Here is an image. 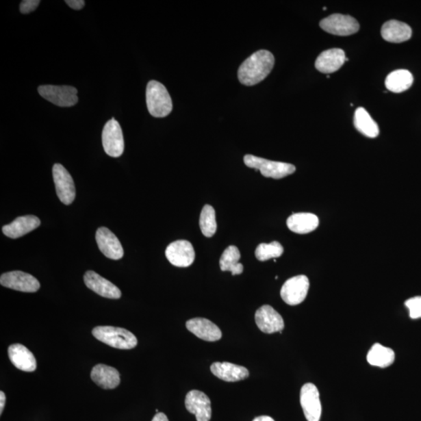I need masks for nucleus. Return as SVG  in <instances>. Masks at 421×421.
I'll return each mask as SVG.
<instances>
[{
	"instance_id": "nucleus-20",
	"label": "nucleus",
	"mask_w": 421,
	"mask_h": 421,
	"mask_svg": "<svg viewBox=\"0 0 421 421\" xmlns=\"http://www.w3.org/2000/svg\"><path fill=\"white\" fill-rule=\"evenodd\" d=\"M211 372L217 378L229 383H235L249 377L248 370L240 365L229 362H216L212 364Z\"/></svg>"
},
{
	"instance_id": "nucleus-12",
	"label": "nucleus",
	"mask_w": 421,
	"mask_h": 421,
	"mask_svg": "<svg viewBox=\"0 0 421 421\" xmlns=\"http://www.w3.org/2000/svg\"><path fill=\"white\" fill-rule=\"evenodd\" d=\"M0 283L4 288L25 292L36 293L40 288V283L31 275L21 271H14L2 275Z\"/></svg>"
},
{
	"instance_id": "nucleus-31",
	"label": "nucleus",
	"mask_w": 421,
	"mask_h": 421,
	"mask_svg": "<svg viewBox=\"0 0 421 421\" xmlns=\"http://www.w3.org/2000/svg\"><path fill=\"white\" fill-rule=\"evenodd\" d=\"M405 305L409 309V317L412 319L421 318V296H415L407 300Z\"/></svg>"
},
{
	"instance_id": "nucleus-7",
	"label": "nucleus",
	"mask_w": 421,
	"mask_h": 421,
	"mask_svg": "<svg viewBox=\"0 0 421 421\" xmlns=\"http://www.w3.org/2000/svg\"><path fill=\"white\" fill-rule=\"evenodd\" d=\"M322 29L332 35L348 36L360 29V25L355 18L349 15L333 14L320 22Z\"/></svg>"
},
{
	"instance_id": "nucleus-5",
	"label": "nucleus",
	"mask_w": 421,
	"mask_h": 421,
	"mask_svg": "<svg viewBox=\"0 0 421 421\" xmlns=\"http://www.w3.org/2000/svg\"><path fill=\"white\" fill-rule=\"evenodd\" d=\"M38 91L42 98L60 107H71L78 102L77 90L72 86H42Z\"/></svg>"
},
{
	"instance_id": "nucleus-9",
	"label": "nucleus",
	"mask_w": 421,
	"mask_h": 421,
	"mask_svg": "<svg viewBox=\"0 0 421 421\" xmlns=\"http://www.w3.org/2000/svg\"><path fill=\"white\" fill-rule=\"evenodd\" d=\"M53 176L56 194L64 205L73 203L76 196L74 179L71 174L61 164H55L53 168Z\"/></svg>"
},
{
	"instance_id": "nucleus-4",
	"label": "nucleus",
	"mask_w": 421,
	"mask_h": 421,
	"mask_svg": "<svg viewBox=\"0 0 421 421\" xmlns=\"http://www.w3.org/2000/svg\"><path fill=\"white\" fill-rule=\"evenodd\" d=\"M244 161L246 166L259 170L264 177L268 178L282 179L296 171L294 165L270 161L252 155H246Z\"/></svg>"
},
{
	"instance_id": "nucleus-1",
	"label": "nucleus",
	"mask_w": 421,
	"mask_h": 421,
	"mask_svg": "<svg viewBox=\"0 0 421 421\" xmlns=\"http://www.w3.org/2000/svg\"><path fill=\"white\" fill-rule=\"evenodd\" d=\"M275 64L272 53L259 50L244 60L238 70V78L246 86H253L262 81L270 74Z\"/></svg>"
},
{
	"instance_id": "nucleus-8",
	"label": "nucleus",
	"mask_w": 421,
	"mask_h": 421,
	"mask_svg": "<svg viewBox=\"0 0 421 421\" xmlns=\"http://www.w3.org/2000/svg\"><path fill=\"white\" fill-rule=\"evenodd\" d=\"M310 283L304 275L289 279L280 291L281 297L286 304L295 306L306 299Z\"/></svg>"
},
{
	"instance_id": "nucleus-15",
	"label": "nucleus",
	"mask_w": 421,
	"mask_h": 421,
	"mask_svg": "<svg viewBox=\"0 0 421 421\" xmlns=\"http://www.w3.org/2000/svg\"><path fill=\"white\" fill-rule=\"evenodd\" d=\"M99 248L103 254L112 260H119L123 257V249L119 239L105 227H100L95 235Z\"/></svg>"
},
{
	"instance_id": "nucleus-36",
	"label": "nucleus",
	"mask_w": 421,
	"mask_h": 421,
	"mask_svg": "<svg viewBox=\"0 0 421 421\" xmlns=\"http://www.w3.org/2000/svg\"><path fill=\"white\" fill-rule=\"evenodd\" d=\"M253 421H275L272 418L268 416L257 417Z\"/></svg>"
},
{
	"instance_id": "nucleus-23",
	"label": "nucleus",
	"mask_w": 421,
	"mask_h": 421,
	"mask_svg": "<svg viewBox=\"0 0 421 421\" xmlns=\"http://www.w3.org/2000/svg\"><path fill=\"white\" fill-rule=\"evenodd\" d=\"M381 33L385 41L392 43L408 41L412 36L411 27L403 22L395 20L385 22L381 27Z\"/></svg>"
},
{
	"instance_id": "nucleus-19",
	"label": "nucleus",
	"mask_w": 421,
	"mask_h": 421,
	"mask_svg": "<svg viewBox=\"0 0 421 421\" xmlns=\"http://www.w3.org/2000/svg\"><path fill=\"white\" fill-rule=\"evenodd\" d=\"M8 355L11 363L23 372H35L37 363L35 356L23 345L13 344L9 347Z\"/></svg>"
},
{
	"instance_id": "nucleus-24",
	"label": "nucleus",
	"mask_w": 421,
	"mask_h": 421,
	"mask_svg": "<svg viewBox=\"0 0 421 421\" xmlns=\"http://www.w3.org/2000/svg\"><path fill=\"white\" fill-rule=\"evenodd\" d=\"M286 224L292 232L307 234L318 228L319 220L318 216L312 213L301 212L290 216Z\"/></svg>"
},
{
	"instance_id": "nucleus-11",
	"label": "nucleus",
	"mask_w": 421,
	"mask_h": 421,
	"mask_svg": "<svg viewBox=\"0 0 421 421\" xmlns=\"http://www.w3.org/2000/svg\"><path fill=\"white\" fill-rule=\"evenodd\" d=\"M166 256L173 266L187 268L194 263L195 251L189 241L177 240L167 246Z\"/></svg>"
},
{
	"instance_id": "nucleus-27",
	"label": "nucleus",
	"mask_w": 421,
	"mask_h": 421,
	"mask_svg": "<svg viewBox=\"0 0 421 421\" xmlns=\"http://www.w3.org/2000/svg\"><path fill=\"white\" fill-rule=\"evenodd\" d=\"M355 126L357 130L370 138H377L379 127L368 112L363 108H358L355 114Z\"/></svg>"
},
{
	"instance_id": "nucleus-35",
	"label": "nucleus",
	"mask_w": 421,
	"mask_h": 421,
	"mask_svg": "<svg viewBox=\"0 0 421 421\" xmlns=\"http://www.w3.org/2000/svg\"><path fill=\"white\" fill-rule=\"evenodd\" d=\"M5 403V396L3 392H0V414L3 413Z\"/></svg>"
},
{
	"instance_id": "nucleus-22",
	"label": "nucleus",
	"mask_w": 421,
	"mask_h": 421,
	"mask_svg": "<svg viewBox=\"0 0 421 421\" xmlns=\"http://www.w3.org/2000/svg\"><path fill=\"white\" fill-rule=\"evenodd\" d=\"M91 377L95 384L104 390L115 389L120 383L119 372L116 368L105 364H98L94 366L91 372Z\"/></svg>"
},
{
	"instance_id": "nucleus-33",
	"label": "nucleus",
	"mask_w": 421,
	"mask_h": 421,
	"mask_svg": "<svg viewBox=\"0 0 421 421\" xmlns=\"http://www.w3.org/2000/svg\"><path fill=\"white\" fill-rule=\"evenodd\" d=\"M65 2L71 8L75 10H81L84 5H86V2L83 1V0H66Z\"/></svg>"
},
{
	"instance_id": "nucleus-25",
	"label": "nucleus",
	"mask_w": 421,
	"mask_h": 421,
	"mask_svg": "<svg viewBox=\"0 0 421 421\" xmlns=\"http://www.w3.org/2000/svg\"><path fill=\"white\" fill-rule=\"evenodd\" d=\"M413 82V77L411 72L407 70H397L387 76L385 87L392 92L401 93L411 88Z\"/></svg>"
},
{
	"instance_id": "nucleus-17",
	"label": "nucleus",
	"mask_w": 421,
	"mask_h": 421,
	"mask_svg": "<svg viewBox=\"0 0 421 421\" xmlns=\"http://www.w3.org/2000/svg\"><path fill=\"white\" fill-rule=\"evenodd\" d=\"M187 329L199 339L207 342H216L222 338V332L217 325L209 320L195 318L186 323Z\"/></svg>"
},
{
	"instance_id": "nucleus-10",
	"label": "nucleus",
	"mask_w": 421,
	"mask_h": 421,
	"mask_svg": "<svg viewBox=\"0 0 421 421\" xmlns=\"http://www.w3.org/2000/svg\"><path fill=\"white\" fill-rule=\"evenodd\" d=\"M301 404L307 421H319L322 416V403L316 385L307 383L301 390Z\"/></svg>"
},
{
	"instance_id": "nucleus-26",
	"label": "nucleus",
	"mask_w": 421,
	"mask_h": 421,
	"mask_svg": "<svg viewBox=\"0 0 421 421\" xmlns=\"http://www.w3.org/2000/svg\"><path fill=\"white\" fill-rule=\"evenodd\" d=\"M367 360L372 366L387 368L394 363L395 353L389 347L375 344L370 348L367 355Z\"/></svg>"
},
{
	"instance_id": "nucleus-6",
	"label": "nucleus",
	"mask_w": 421,
	"mask_h": 421,
	"mask_svg": "<svg viewBox=\"0 0 421 421\" xmlns=\"http://www.w3.org/2000/svg\"><path fill=\"white\" fill-rule=\"evenodd\" d=\"M103 145L105 153L118 158L125 151V140L120 123L114 117L105 123L103 131Z\"/></svg>"
},
{
	"instance_id": "nucleus-13",
	"label": "nucleus",
	"mask_w": 421,
	"mask_h": 421,
	"mask_svg": "<svg viewBox=\"0 0 421 421\" xmlns=\"http://www.w3.org/2000/svg\"><path fill=\"white\" fill-rule=\"evenodd\" d=\"M255 322L258 329L267 334L282 333L285 327L282 316L270 305H263L257 309Z\"/></svg>"
},
{
	"instance_id": "nucleus-14",
	"label": "nucleus",
	"mask_w": 421,
	"mask_h": 421,
	"mask_svg": "<svg viewBox=\"0 0 421 421\" xmlns=\"http://www.w3.org/2000/svg\"><path fill=\"white\" fill-rule=\"evenodd\" d=\"M185 406L190 413L195 415L196 421L211 420V400L204 392L198 390L189 392L185 398Z\"/></svg>"
},
{
	"instance_id": "nucleus-34",
	"label": "nucleus",
	"mask_w": 421,
	"mask_h": 421,
	"mask_svg": "<svg viewBox=\"0 0 421 421\" xmlns=\"http://www.w3.org/2000/svg\"><path fill=\"white\" fill-rule=\"evenodd\" d=\"M151 421H168V419L164 413H157Z\"/></svg>"
},
{
	"instance_id": "nucleus-29",
	"label": "nucleus",
	"mask_w": 421,
	"mask_h": 421,
	"mask_svg": "<svg viewBox=\"0 0 421 421\" xmlns=\"http://www.w3.org/2000/svg\"><path fill=\"white\" fill-rule=\"evenodd\" d=\"M199 225L201 233L206 238H212L215 235L217 230V223L216 212L212 206L206 205L202 209Z\"/></svg>"
},
{
	"instance_id": "nucleus-18",
	"label": "nucleus",
	"mask_w": 421,
	"mask_h": 421,
	"mask_svg": "<svg viewBox=\"0 0 421 421\" xmlns=\"http://www.w3.org/2000/svg\"><path fill=\"white\" fill-rule=\"evenodd\" d=\"M346 58L344 50L332 49L319 55L316 62V69L323 74H333L344 64Z\"/></svg>"
},
{
	"instance_id": "nucleus-16",
	"label": "nucleus",
	"mask_w": 421,
	"mask_h": 421,
	"mask_svg": "<svg viewBox=\"0 0 421 421\" xmlns=\"http://www.w3.org/2000/svg\"><path fill=\"white\" fill-rule=\"evenodd\" d=\"M84 281L88 288L101 296L109 299H119L121 297L120 290L97 272L88 271L84 275Z\"/></svg>"
},
{
	"instance_id": "nucleus-32",
	"label": "nucleus",
	"mask_w": 421,
	"mask_h": 421,
	"mask_svg": "<svg viewBox=\"0 0 421 421\" xmlns=\"http://www.w3.org/2000/svg\"><path fill=\"white\" fill-rule=\"evenodd\" d=\"M40 1L39 0H24L20 5V11L22 14H30L35 11L38 7Z\"/></svg>"
},
{
	"instance_id": "nucleus-3",
	"label": "nucleus",
	"mask_w": 421,
	"mask_h": 421,
	"mask_svg": "<svg viewBox=\"0 0 421 421\" xmlns=\"http://www.w3.org/2000/svg\"><path fill=\"white\" fill-rule=\"evenodd\" d=\"M92 335L103 344L120 350H131L138 345V340L130 331L112 327H98Z\"/></svg>"
},
{
	"instance_id": "nucleus-30",
	"label": "nucleus",
	"mask_w": 421,
	"mask_h": 421,
	"mask_svg": "<svg viewBox=\"0 0 421 421\" xmlns=\"http://www.w3.org/2000/svg\"><path fill=\"white\" fill-rule=\"evenodd\" d=\"M284 249L277 241L270 244H261L255 250V256L258 261H266L272 258H277L283 254Z\"/></svg>"
},
{
	"instance_id": "nucleus-28",
	"label": "nucleus",
	"mask_w": 421,
	"mask_h": 421,
	"mask_svg": "<svg viewBox=\"0 0 421 421\" xmlns=\"http://www.w3.org/2000/svg\"><path fill=\"white\" fill-rule=\"evenodd\" d=\"M240 252L237 246H229L224 251L220 258V265L222 272H231L233 276L242 274L244 266L240 263Z\"/></svg>"
},
{
	"instance_id": "nucleus-2",
	"label": "nucleus",
	"mask_w": 421,
	"mask_h": 421,
	"mask_svg": "<svg viewBox=\"0 0 421 421\" xmlns=\"http://www.w3.org/2000/svg\"><path fill=\"white\" fill-rule=\"evenodd\" d=\"M146 103L150 114L156 118L166 117L173 110V102L167 89L159 81H151L146 88Z\"/></svg>"
},
{
	"instance_id": "nucleus-21",
	"label": "nucleus",
	"mask_w": 421,
	"mask_h": 421,
	"mask_svg": "<svg viewBox=\"0 0 421 421\" xmlns=\"http://www.w3.org/2000/svg\"><path fill=\"white\" fill-rule=\"evenodd\" d=\"M41 221L35 216H25L16 218L12 222L5 225L2 229L8 238L16 239L33 231L39 226Z\"/></svg>"
}]
</instances>
